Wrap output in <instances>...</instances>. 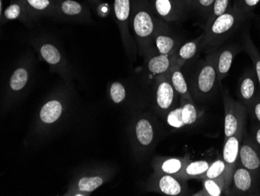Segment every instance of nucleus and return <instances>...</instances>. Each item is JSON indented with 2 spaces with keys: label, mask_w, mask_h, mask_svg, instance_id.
I'll list each match as a JSON object with an SVG mask.
<instances>
[{
  "label": "nucleus",
  "mask_w": 260,
  "mask_h": 196,
  "mask_svg": "<svg viewBox=\"0 0 260 196\" xmlns=\"http://www.w3.org/2000/svg\"><path fill=\"white\" fill-rule=\"evenodd\" d=\"M87 2L92 7L95 8L99 4L102 3V0H87Z\"/></svg>",
  "instance_id": "nucleus-40"
},
{
  "label": "nucleus",
  "mask_w": 260,
  "mask_h": 196,
  "mask_svg": "<svg viewBox=\"0 0 260 196\" xmlns=\"http://www.w3.org/2000/svg\"><path fill=\"white\" fill-rule=\"evenodd\" d=\"M204 34L203 32L198 38L194 40L185 42L181 45L175 53V64L174 65L182 68L186 63L196 59L200 52H203V42Z\"/></svg>",
  "instance_id": "nucleus-15"
},
{
  "label": "nucleus",
  "mask_w": 260,
  "mask_h": 196,
  "mask_svg": "<svg viewBox=\"0 0 260 196\" xmlns=\"http://www.w3.org/2000/svg\"><path fill=\"white\" fill-rule=\"evenodd\" d=\"M259 3L260 0H234L232 6L242 12L251 13Z\"/></svg>",
  "instance_id": "nucleus-35"
},
{
  "label": "nucleus",
  "mask_w": 260,
  "mask_h": 196,
  "mask_svg": "<svg viewBox=\"0 0 260 196\" xmlns=\"http://www.w3.org/2000/svg\"><path fill=\"white\" fill-rule=\"evenodd\" d=\"M136 138L141 146H149L154 138V130L150 121L141 118L135 127Z\"/></svg>",
  "instance_id": "nucleus-22"
},
{
  "label": "nucleus",
  "mask_w": 260,
  "mask_h": 196,
  "mask_svg": "<svg viewBox=\"0 0 260 196\" xmlns=\"http://www.w3.org/2000/svg\"><path fill=\"white\" fill-rule=\"evenodd\" d=\"M257 176L238 163L232 176L229 195H252L256 193Z\"/></svg>",
  "instance_id": "nucleus-8"
},
{
  "label": "nucleus",
  "mask_w": 260,
  "mask_h": 196,
  "mask_svg": "<svg viewBox=\"0 0 260 196\" xmlns=\"http://www.w3.org/2000/svg\"><path fill=\"white\" fill-rule=\"evenodd\" d=\"M188 161L189 159L187 156L183 159L170 158L165 159L160 164V171L166 175H178L179 177Z\"/></svg>",
  "instance_id": "nucleus-27"
},
{
  "label": "nucleus",
  "mask_w": 260,
  "mask_h": 196,
  "mask_svg": "<svg viewBox=\"0 0 260 196\" xmlns=\"http://www.w3.org/2000/svg\"><path fill=\"white\" fill-rule=\"evenodd\" d=\"M147 70L154 76L167 75L175 64V55H164L157 51L148 55Z\"/></svg>",
  "instance_id": "nucleus-16"
},
{
  "label": "nucleus",
  "mask_w": 260,
  "mask_h": 196,
  "mask_svg": "<svg viewBox=\"0 0 260 196\" xmlns=\"http://www.w3.org/2000/svg\"><path fill=\"white\" fill-rule=\"evenodd\" d=\"M32 17L53 16L56 0H22Z\"/></svg>",
  "instance_id": "nucleus-20"
},
{
  "label": "nucleus",
  "mask_w": 260,
  "mask_h": 196,
  "mask_svg": "<svg viewBox=\"0 0 260 196\" xmlns=\"http://www.w3.org/2000/svg\"><path fill=\"white\" fill-rule=\"evenodd\" d=\"M239 163L257 177L260 175V147L246 131L241 144Z\"/></svg>",
  "instance_id": "nucleus-11"
},
{
  "label": "nucleus",
  "mask_w": 260,
  "mask_h": 196,
  "mask_svg": "<svg viewBox=\"0 0 260 196\" xmlns=\"http://www.w3.org/2000/svg\"><path fill=\"white\" fill-rule=\"evenodd\" d=\"M259 92V84L254 69H246L239 78L238 85V96L240 102L248 109Z\"/></svg>",
  "instance_id": "nucleus-12"
},
{
  "label": "nucleus",
  "mask_w": 260,
  "mask_h": 196,
  "mask_svg": "<svg viewBox=\"0 0 260 196\" xmlns=\"http://www.w3.org/2000/svg\"><path fill=\"white\" fill-rule=\"evenodd\" d=\"M181 3H182V5L188 10V11H191L192 10V8H193V4L194 2H195V0H179Z\"/></svg>",
  "instance_id": "nucleus-39"
},
{
  "label": "nucleus",
  "mask_w": 260,
  "mask_h": 196,
  "mask_svg": "<svg viewBox=\"0 0 260 196\" xmlns=\"http://www.w3.org/2000/svg\"><path fill=\"white\" fill-rule=\"evenodd\" d=\"M252 137L255 144L260 147V124L257 122L255 125L252 126Z\"/></svg>",
  "instance_id": "nucleus-37"
},
{
  "label": "nucleus",
  "mask_w": 260,
  "mask_h": 196,
  "mask_svg": "<svg viewBox=\"0 0 260 196\" xmlns=\"http://www.w3.org/2000/svg\"><path fill=\"white\" fill-rule=\"evenodd\" d=\"M156 86V102L162 110H168L173 106L177 92L168 75L158 76Z\"/></svg>",
  "instance_id": "nucleus-14"
},
{
  "label": "nucleus",
  "mask_w": 260,
  "mask_h": 196,
  "mask_svg": "<svg viewBox=\"0 0 260 196\" xmlns=\"http://www.w3.org/2000/svg\"><path fill=\"white\" fill-rule=\"evenodd\" d=\"M248 114H250L255 121L260 124V92L252 102L250 107L248 109Z\"/></svg>",
  "instance_id": "nucleus-36"
},
{
  "label": "nucleus",
  "mask_w": 260,
  "mask_h": 196,
  "mask_svg": "<svg viewBox=\"0 0 260 196\" xmlns=\"http://www.w3.org/2000/svg\"><path fill=\"white\" fill-rule=\"evenodd\" d=\"M62 108L60 102L58 101H50L42 108L40 118L45 124H52L59 118L62 114Z\"/></svg>",
  "instance_id": "nucleus-26"
},
{
  "label": "nucleus",
  "mask_w": 260,
  "mask_h": 196,
  "mask_svg": "<svg viewBox=\"0 0 260 196\" xmlns=\"http://www.w3.org/2000/svg\"><path fill=\"white\" fill-rule=\"evenodd\" d=\"M109 6L107 4H105V3H101L100 4L97 6L95 7V9H97L98 13L99 14H102V15L105 16V14H108L109 10Z\"/></svg>",
  "instance_id": "nucleus-38"
},
{
  "label": "nucleus",
  "mask_w": 260,
  "mask_h": 196,
  "mask_svg": "<svg viewBox=\"0 0 260 196\" xmlns=\"http://www.w3.org/2000/svg\"><path fill=\"white\" fill-rule=\"evenodd\" d=\"M183 127L195 124L202 116V112L196 106L195 102L181 99V106L177 108Z\"/></svg>",
  "instance_id": "nucleus-19"
},
{
  "label": "nucleus",
  "mask_w": 260,
  "mask_h": 196,
  "mask_svg": "<svg viewBox=\"0 0 260 196\" xmlns=\"http://www.w3.org/2000/svg\"><path fill=\"white\" fill-rule=\"evenodd\" d=\"M215 0H195L192 10H195L205 24Z\"/></svg>",
  "instance_id": "nucleus-32"
},
{
  "label": "nucleus",
  "mask_w": 260,
  "mask_h": 196,
  "mask_svg": "<svg viewBox=\"0 0 260 196\" xmlns=\"http://www.w3.org/2000/svg\"><path fill=\"white\" fill-rule=\"evenodd\" d=\"M53 16L67 20H87L90 17L88 6L76 0H56Z\"/></svg>",
  "instance_id": "nucleus-13"
},
{
  "label": "nucleus",
  "mask_w": 260,
  "mask_h": 196,
  "mask_svg": "<svg viewBox=\"0 0 260 196\" xmlns=\"http://www.w3.org/2000/svg\"><path fill=\"white\" fill-rule=\"evenodd\" d=\"M242 47H243L244 50L246 52V53L249 55V57H250L260 87V52L255 46V44H254L253 41L251 39L249 32H245L244 33Z\"/></svg>",
  "instance_id": "nucleus-24"
},
{
  "label": "nucleus",
  "mask_w": 260,
  "mask_h": 196,
  "mask_svg": "<svg viewBox=\"0 0 260 196\" xmlns=\"http://www.w3.org/2000/svg\"><path fill=\"white\" fill-rule=\"evenodd\" d=\"M149 2L157 17L167 23L183 20L189 12L179 0H149Z\"/></svg>",
  "instance_id": "nucleus-7"
},
{
  "label": "nucleus",
  "mask_w": 260,
  "mask_h": 196,
  "mask_svg": "<svg viewBox=\"0 0 260 196\" xmlns=\"http://www.w3.org/2000/svg\"><path fill=\"white\" fill-rule=\"evenodd\" d=\"M224 108V139L236 134L239 130L246 127L248 109L240 101H236L230 96L227 90L222 94Z\"/></svg>",
  "instance_id": "nucleus-4"
},
{
  "label": "nucleus",
  "mask_w": 260,
  "mask_h": 196,
  "mask_svg": "<svg viewBox=\"0 0 260 196\" xmlns=\"http://www.w3.org/2000/svg\"><path fill=\"white\" fill-rule=\"evenodd\" d=\"M29 79V72L25 67L16 69L10 79V87L13 91L21 90L25 87Z\"/></svg>",
  "instance_id": "nucleus-30"
},
{
  "label": "nucleus",
  "mask_w": 260,
  "mask_h": 196,
  "mask_svg": "<svg viewBox=\"0 0 260 196\" xmlns=\"http://www.w3.org/2000/svg\"><path fill=\"white\" fill-rule=\"evenodd\" d=\"M225 172V163L223 159H218L210 163L208 170L200 179H214L223 176Z\"/></svg>",
  "instance_id": "nucleus-31"
},
{
  "label": "nucleus",
  "mask_w": 260,
  "mask_h": 196,
  "mask_svg": "<svg viewBox=\"0 0 260 196\" xmlns=\"http://www.w3.org/2000/svg\"><path fill=\"white\" fill-rule=\"evenodd\" d=\"M103 184V180L100 177H91V178H81L79 181L78 187L80 191L92 192L99 188Z\"/></svg>",
  "instance_id": "nucleus-33"
},
{
  "label": "nucleus",
  "mask_w": 260,
  "mask_h": 196,
  "mask_svg": "<svg viewBox=\"0 0 260 196\" xmlns=\"http://www.w3.org/2000/svg\"><path fill=\"white\" fill-rule=\"evenodd\" d=\"M157 18L149 0H132L131 24L141 55H150L157 51L152 48Z\"/></svg>",
  "instance_id": "nucleus-3"
},
{
  "label": "nucleus",
  "mask_w": 260,
  "mask_h": 196,
  "mask_svg": "<svg viewBox=\"0 0 260 196\" xmlns=\"http://www.w3.org/2000/svg\"><path fill=\"white\" fill-rule=\"evenodd\" d=\"M114 14L122 34L123 43L129 52L135 48V44L130 37L129 23L132 13V0H114Z\"/></svg>",
  "instance_id": "nucleus-10"
},
{
  "label": "nucleus",
  "mask_w": 260,
  "mask_h": 196,
  "mask_svg": "<svg viewBox=\"0 0 260 196\" xmlns=\"http://www.w3.org/2000/svg\"><path fill=\"white\" fill-rule=\"evenodd\" d=\"M232 0H215L214 5L210 10V14L206 20L204 30L207 29L217 17L222 15L232 7Z\"/></svg>",
  "instance_id": "nucleus-29"
},
{
  "label": "nucleus",
  "mask_w": 260,
  "mask_h": 196,
  "mask_svg": "<svg viewBox=\"0 0 260 196\" xmlns=\"http://www.w3.org/2000/svg\"><path fill=\"white\" fill-rule=\"evenodd\" d=\"M31 14L29 13L27 7L22 0H13V2L4 10L1 14L2 21L14 20H30Z\"/></svg>",
  "instance_id": "nucleus-21"
},
{
  "label": "nucleus",
  "mask_w": 260,
  "mask_h": 196,
  "mask_svg": "<svg viewBox=\"0 0 260 196\" xmlns=\"http://www.w3.org/2000/svg\"><path fill=\"white\" fill-rule=\"evenodd\" d=\"M111 97L112 101L115 103H119L125 99L126 96L125 89L122 83L116 82L112 83L110 89Z\"/></svg>",
  "instance_id": "nucleus-34"
},
{
  "label": "nucleus",
  "mask_w": 260,
  "mask_h": 196,
  "mask_svg": "<svg viewBox=\"0 0 260 196\" xmlns=\"http://www.w3.org/2000/svg\"><path fill=\"white\" fill-rule=\"evenodd\" d=\"M254 17L253 13L242 12L232 6L204 31L203 52L209 54L218 49L238 29Z\"/></svg>",
  "instance_id": "nucleus-2"
},
{
  "label": "nucleus",
  "mask_w": 260,
  "mask_h": 196,
  "mask_svg": "<svg viewBox=\"0 0 260 196\" xmlns=\"http://www.w3.org/2000/svg\"><path fill=\"white\" fill-rule=\"evenodd\" d=\"M210 163L207 160L188 161L179 175V178L185 180L200 178L208 170Z\"/></svg>",
  "instance_id": "nucleus-23"
},
{
  "label": "nucleus",
  "mask_w": 260,
  "mask_h": 196,
  "mask_svg": "<svg viewBox=\"0 0 260 196\" xmlns=\"http://www.w3.org/2000/svg\"><path fill=\"white\" fill-rule=\"evenodd\" d=\"M224 194L223 176L214 179H203V189L192 195L220 196Z\"/></svg>",
  "instance_id": "nucleus-25"
},
{
  "label": "nucleus",
  "mask_w": 260,
  "mask_h": 196,
  "mask_svg": "<svg viewBox=\"0 0 260 196\" xmlns=\"http://www.w3.org/2000/svg\"><path fill=\"white\" fill-rule=\"evenodd\" d=\"M158 189L167 195L177 196L186 194V185L183 181L177 179L172 175H162L157 181Z\"/></svg>",
  "instance_id": "nucleus-17"
},
{
  "label": "nucleus",
  "mask_w": 260,
  "mask_h": 196,
  "mask_svg": "<svg viewBox=\"0 0 260 196\" xmlns=\"http://www.w3.org/2000/svg\"><path fill=\"white\" fill-rule=\"evenodd\" d=\"M185 77L194 101H204L215 93L219 84L217 71L209 54L204 60H192L186 63Z\"/></svg>",
  "instance_id": "nucleus-1"
},
{
  "label": "nucleus",
  "mask_w": 260,
  "mask_h": 196,
  "mask_svg": "<svg viewBox=\"0 0 260 196\" xmlns=\"http://www.w3.org/2000/svg\"><path fill=\"white\" fill-rule=\"evenodd\" d=\"M242 50H244L242 45L241 46L239 43H230L221 45L214 52L209 53L214 62L219 82L221 83L227 77L235 57Z\"/></svg>",
  "instance_id": "nucleus-6"
},
{
  "label": "nucleus",
  "mask_w": 260,
  "mask_h": 196,
  "mask_svg": "<svg viewBox=\"0 0 260 196\" xmlns=\"http://www.w3.org/2000/svg\"><path fill=\"white\" fill-rule=\"evenodd\" d=\"M245 128L244 127L239 130L236 134L231 136L225 142H223V160L225 163V172L224 178V194L229 195L231 186H232V176L234 171L239 163V151L241 144L245 134Z\"/></svg>",
  "instance_id": "nucleus-5"
},
{
  "label": "nucleus",
  "mask_w": 260,
  "mask_h": 196,
  "mask_svg": "<svg viewBox=\"0 0 260 196\" xmlns=\"http://www.w3.org/2000/svg\"><path fill=\"white\" fill-rule=\"evenodd\" d=\"M39 52H40L42 59L49 65L56 67L62 63V55H61L60 52L52 44H42L41 45Z\"/></svg>",
  "instance_id": "nucleus-28"
},
{
  "label": "nucleus",
  "mask_w": 260,
  "mask_h": 196,
  "mask_svg": "<svg viewBox=\"0 0 260 196\" xmlns=\"http://www.w3.org/2000/svg\"><path fill=\"white\" fill-rule=\"evenodd\" d=\"M167 75L175 92H177V94L180 96L181 99L190 101V102H195L188 90L186 79L183 73L182 72V68L174 65Z\"/></svg>",
  "instance_id": "nucleus-18"
},
{
  "label": "nucleus",
  "mask_w": 260,
  "mask_h": 196,
  "mask_svg": "<svg viewBox=\"0 0 260 196\" xmlns=\"http://www.w3.org/2000/svg\"><path fill=\"white\" fill-rule=\"evenodd\" d=\"M153 43L157 52L170 55H175L182 45L180 39L175 37L174 34L169 30L167 22L164 21L158 17L156 23Z\"/></svg>",
  "instance_id": "nucleus-9"
}]
</instances>
